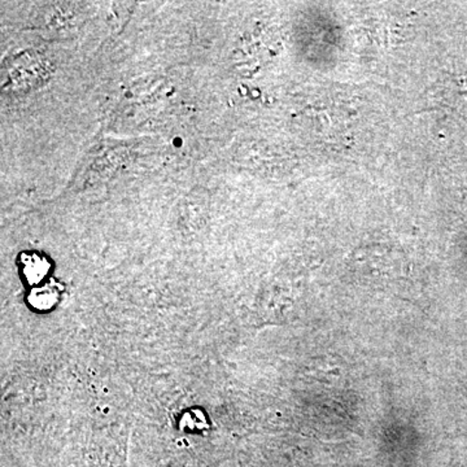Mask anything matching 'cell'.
Returning a JSON list of instances; mask_svg holds the SVG:
<instances>
[{"mask_svg":"<svg viewBox=\"0 0 467 467\" xmlns=\"http://www.w3.org/2000/svg\"><path fill=\"white\" fill-rule=\"evenodd\" d=\"M50 272V264L38 254H26L23 257V275L30 285H39Z\"/></svg>","mask_w":467,"mask_h":467,"instance_id":"obj_2","label":"cell"},{"mask_svg":"<svg viewBox=\"0 0 467 467\" xmlns=\"http://www.w3.org/2000/svg\"><path fill=\"white\" fill-rule=\"evenodd\" d=\"M58 299H60V294H58L57 285L52 284L36 285L27 295V304L32 306V309L41 313L50 312L51 309H54Z\"/></svg>","mask_w":467,"mask_h":467,"instance_id":"obj_1","label":"cell"}]
</instances>
